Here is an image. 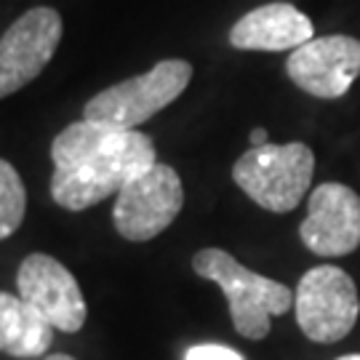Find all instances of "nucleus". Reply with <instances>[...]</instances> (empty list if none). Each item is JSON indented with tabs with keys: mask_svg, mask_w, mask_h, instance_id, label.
<instances>
[{
	"mask_svg": "<svg viewBox=\"0 0 360 360\" xmlns=\"http://www.w3.org/2000/svg\"><path fill=\"white\" fill-rule=\"evenodd\" d=\"M62 40V16L49 6L22 13L0 38V99L25 89L46 70Z\"/></svg>",
	"mask_w": 360,
	"mask_h": 360,
	"instance_id": "0eeeda50",
	"label": "nucleus"
},
{
	"mask_svg": "<svg viewBox=\"0 0 360 360\" xmlns=\"http://www.w3.org/2000/svg\"><path fill=\"white\" fill-rule=\"evenodd\" d=\"M193 80V65L184 59H163L144 75L129 77L99 91L83 110V120L120 131H136L144 120L166 110Z\"/></svg>",
	"mask_w": 360,
	"mask_h": 360,
	"instance_id": "20e7f679",
	"label": "nucleus"
},
{
	"mask_svg": "<svg viewBox=\"0 0 360 360\" xmlns=\"http://www.w3.org/2000/svg\"><path fill=\"white\" fill-rule=\"evenodd\" d=\"M299 328L318 345H334L355 328L360 299L355 281L342 267L321 264L302 275L294 294Z\"/></svg>",
	"mask_w": 360,
	"mask_h": 360,
	"instance_id": "39448f33",
	"label": "nucleus"
},
{
	"mask_svg": "<svg viewBox=\"0 0 360 360\" xmlns=\"http://www.w3.org/2000/svg\"><path fill=\"white\" fill-rule=\"evenodd\" d=\"M315 155L307 144H264L251 147L232 166V179L257 206L272 214L294 211L309 193Z\"/></svg>",
	"mask_w": 360,
	"mask_h": 360,
	"instance_id": "7ed1b4c3",
	"label": "nucleus"
},
{
	"mask_svg": "<svg viewBox=\"0 0 360 360\" xmlns=\"http://www.w3.org/2000/svg\"><path fill=\"white\" fill-rule=\"evenodd\" d=\"M19 296L35 307L56 331L77 334L86 323L89 307L75 275L49 254H30L16 272Z\"/></svg>",
	"mask_w": 360,
	"mask_h": 360,
	"instance_id": "6e6552de",
	"label": "nucleus"
},
{
	"mask_svg": "<svg viewBox=\"0 0 360 360\" xmlns=\"http://www.w3.org/2000/svg\"><path fill=\"white\" fill-rule=\"evenodd\" d=\"M285 72L296 89L315 99L345 96L360 75V40L349 35L312 38L291 51Z\"/></svg>",
	"mask_w": 360,
	"mask_h": 360,
	"instance_id": "1a4fd4ad",
	"label": "nucleus"
},
{
	"mask_svg": "<svg viewBox=\"0 0 360 360\" xmlns=\"http://www.w3.org/2000/svg\"><path fill=\"white\" fill-rule=\"evenodd\" d=\"M307 40H312V22L291 3L259 6L230 30V46L240 51H296Z\"/></svg>",
	"mask_w": 360,
	"mask_h": 360,
	"instance_id": "9b49d317",
	"label": "nucleus"
},
{
	"mask_svg": "<svg viewBox=\"0 0 360 360\" xmlns=\"http://www.w3.org/2000/svg\"><path fill=\"white\" fill-rule=\"evenodd\" d=\"M299 238L318 257H347L360 245V195L347 184L326 181L307 198Z\"/></svg>",
	"mask_w": 360,
	"mask_h": 360,
	"instance_id": "9d476101",
	"label": "nucleus"
},
{
	"mask_svg": "<svg viewBox=\"0 0 360 360\" xmlns=\"http://www.w3.org/2000/svg\"><path fill=\"white\" fill-rule=\"evenodd\" d=\"M53 328L22 296L0 291V352L11 358H40L53 342Z\"/></svg>",
	"mask_w": 360,
	"mask_h": 360,
	"instance_id": "f8f14e48",
	"label": "nucleus"
},
{
	"mask_svg": "<svg viewBox=\"0 0 360 360\" xmlns=\"http://www.w3.org/2000/svg\"><path fill=\"white\" fill-rule=\"evenodd\" d=\"M336 360H360V355L355 352V355H342V358H336Z\"/></svg>",
	"mask_w": 360,
	"mask_h": 360,
	"instance_id": "f3484780",
	"label": "nucleus"
},
{
	"mask_svg": "<svg viewBox=\"0 0 360 360\" xmlns=\"http://www.w3.org/2000/svg\"><path fill=\"white\" fill-rule=\"evenodd\" d=\"M43 360H75V358H70V355H65V352H56V355H46Z\"/></svg>",
	"mask_w": 360,
	"mask_h": 360,
	"instance_id": "dca6fc26",
	"label": "nucleus"
},
{
	"mask_svg": "<svg viewBox=\"0 0 360 360\" xmlns=\"http://www.w3.org/2000/svg\"><path fill=\"white\" fill-rule=\"evenodd\" d=\"M184 360H245L238 349L224 345H195L184 352Z\"/></svg>",
	"mask_w": 360,
	"mask_h": 360,
	"instance_id": "4468645a",
	"label": "nucleus"
},
{
	"mask_svg": "<svg viewBox=\"0 0 360 360\" xmlns=\"http://www.w3.org/2000/svg\"><path fill=\"white\" fill-rule=\"evenodd\" d=\"M51 160V198L67 211L102 203L158 163L153 136L91 120L70 123L53 136Z\"/></svg>",
	"mask_w": 360,
	"mask_h": 360,
	"instance_id": "f257e3e1",
	"label": "nucleus"
},
{
	"mask_svg": "<svg viewBox=\"0 0 360 360\" xmlns=\"http://www.w3.org/2000/svg\"><path fill=\"white\" fill-rule=\"evenodd\" d=\"M181 206L184 187L179 174L166 163H155L115 195L112 221L120 238L144 243L168 230L171 221L179 217Z\"/></svg>",
	"mask_w": 360,
	"mask_h": 360,
	"instance_id": "423d86ee",
	"label": "nucleus"
},
{
	"mask_svg": "<svg viewBox=\"0 0 360 360\" xmlns=\"http://www.w3.org/2000/svg\"><path fill=\"white\" fill-rule=\"evenodd\" d=\"M193 270L224 291L235 331L251 342L264 339L270 334V318L283 315L294 304L288 285L251 272L221 248H200L193 257Z\"/></svg>",
	"mask_w": 360,
	"mask_h": 360,
	"instance_id": "f03ea898",
	"label": "nucleus"
},
{
	"mask_svg": "<svg viewBox=\"0 0 360 360\" xmlns=\"http://www.w3.org/2000/svg\"><path fill=\"white\" fill-rule=\"evenodd\" d=\"M248 142H251V147H264V144H270L267 129H254L251 131V136H248Z\"/></svg>",
	"mask_w": 360,
	"mask_h": 360,
	"instance_id": "2eb2a0df",
	"label": "nucleus"
},
{
	"mask_svg": "<svg viewBox=\"0 0 360 360\" xmlns=\"http://www.w3.org/2000/svg\"><path fill=\"white\" fill-rule=\"evenodd\" d=\"M27 211V190L19 171L0 158V240L22 227Z\"/></svg>",
	"mask_w": 360,
	"mask_h": 360,
	"instance_id": "ddd939ff",
	"label": "nucleus"
}]
</instances>
